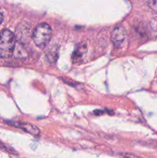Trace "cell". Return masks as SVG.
Returning a JSON list of instances; mask_svg holds the SVG:
<instances>
[{
	"label": "cell",
	"mask_w": 157,
	"mask_h": 158,
	"mask_svg": "<svg viewBox=\"0 0 157 158\" xmlns=\"http://www.w3.org/2000/svg\"><path fill=\"white\" fill-rule=\"evenodd\" d=\"M15 34L9 29L0 32V57L9 58L13 54L15 46Z\"/></svg>",
	"instance_id": "6da1fadb"
},
{
	"label": "cell",
	"mask_w": 157,
	"mask_h": 158,
	"mask_svg": "<svg viewBox=\"0 0 157 158\" xmlns=\"http://www.w3.org/2000/svg\"><path fill=\"white\" fill-rule=\"evenodd\" d=\"M52 29L50 26L46 23L38 24L32 32V40L35 46L39 48H45L52 38Z\"/></svg>",
	"instance_id": "7a4b0ae2"
},
{
	"label": "cell",
	"mask_w": 157,
	"mask_h": 158,
	"mask_svg": "<svg viewBox=\"0 0 157 158\" xmlns=\"http://www.w3.org/2000/svg\"><path fill=\"white\" fill-rule=\"evenodd\" d=\"M15 39L20 44H26L30 41L31 37V28L27 23H21L18 26L15 30Z\"/></svg>",
	"instance_id": "3957f363"
},
{
	"label": "cell",
	"mask_w": 157,
	"mask_h": 158,
	"mask_svg": "<svg viewBox=\"0 0 157 158\" xmlns=\"http://www.w3.org/2000/svg\"><path fill=\"white\" fill-rule=\"evenodd\" d=\"M126 30L123 26H118L113 29L111 39L115 47H121L126 39Z\"/></svg>",
	"instance_id": "277c9868"
},
{
	"label": "cell",
	"mask_w": 157,
	"mask_h": 158,
	"mask_svg": "<svg viewBox=\"0 0 157 158\" xmlns=\"http://www.w3.org/2000/svg\"><path fill=\"white\" fill-rule=\"evenodd\" d=\"M9 124L20 128L22 131H26L28 134L32 136H38L40 134V131L37 127L28 123H19V122H10Z\"/></svg>",
	"instance_id": "5b68a950"
},
{
	"label": "cell",
	"mask_w": 157,
	"mask_h": 158,
	"mask_svg": "<svg viewBox=\"0 0 157 158\" xmlns=\"http://www.w3.org/2000/svg\"><path fill=\"white\" fill-rule=\"evenodd\" d=\"M87 52V44L86 43H81L77 46L74 50L73 53L72 55V61L74 63H78L83 59L84 56L86 55Z\"/></svg>",
	"instance_id": "8992f818"
},
{
	"label": "cell",
	"mask_w": 157,
	"mask_h": 158,
	"mask_svg": "<svg viewBox=\"0 0 157 158\" xmlns=\"http://www.w3.org/2000/svg\"><path fill=\"white\" fill-rule=\"evenodd\" d=\"M58 56V49H55V48H51L49 50H48L46 52V58L49 63H54L56 62Z\"/></svg>",
	"instance_id": "52a82bcc"
},
{
	"label": "cell",
	"mask_w": 157,
	"mask_h": 158,
	"mask_svg": "<svg viewBox=\"0 0 157 158\" xmlns=\"http://www.w3.org/2000/svg\"><path fill=\"white\" fill-rule=\"evenodd\" d=\"M149 29L154 37H157V17L152 19L149 23Z\"/></svg>",
	"instance_id": "ba28073f"
},
{
	"label": "cell",
	"mask_w": 157,
	"mask_h": 158,
	"mask_svg": "<svg viewBox=\"0 0 157 158\" xmlns=\"http://www.w3.org/2000/svg\"><path fill=\"white\" fill-rule=\"evenodd\" d=\"M149 7L152 9V11H154L155 12L157 13V0L155 1H149L147 2Z\"/></svg>",
	"instance_id": "9c48e42d"
},
{
	"label": "cell",
	"mask_w": 157,
	"mask_h": 158,
	"mask_svg": "<svg viewBox=\"0 0 157 158\" xmlns=\"http://www.w3.org/2000/svg\"><path fill=\"white\" fill-rule=\"evenodd\" d=\"M125 158H141V157H137V156H135V155H132V154H126V155L124 156Z\"/></svg>",
	"instance_id": "30bf717a"
},
{
	"label": "cell",
	"mask_w": 157,
	"mask_h": 158,
	"mask_svg": "<svg viewBox=\"0 0 157 158\" xmlns=\"http://www.w3.org/2000/svg\"><path fill=\"white\" fill-rule=\"evenodd\" d=\"M3 22V13L2 12L1 9H0V24Z\"/></svg>",
	"instance_id": "8fae6325"
}]
</instances>
